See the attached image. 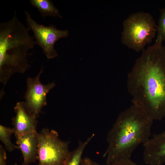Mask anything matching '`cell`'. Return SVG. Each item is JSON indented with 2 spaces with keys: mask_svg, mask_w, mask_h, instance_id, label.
Wrapping results in <instances>:
<instances>
[{
  "mask_svg": "<svg viewBox=\"0 0 165 165\" xmlns=\"http://www.w3.org/2000/svg\"><path fill=\"white\" fill-rule=\"evenodd\" d=\"M132 104L153 120L165 118V46L157 38L136 60L127 78Z\"/></svg>",
  "mask_w": 165,
  "mask_h": 165,
  "instance_id": "obj_1",
  "label": "cell"
},
{
  "mask_svg": "<svg viewBox=\"0 0 165 165\" xmlns=\"http://www.w3.org/2000/svg\"><path fill=\"white\" fill-rule=\"evenodd\" d=\"M153 121L133 104L121 112L107 135L108 145L103 155L107 164L130 160L137 148L150 138Z\"/></svg>",
  "mask_w": 165,
  "mask_h": 165,
  "instance_id": "obj_2",
  "label": "cell"
},
{
  "mask_svg": "<svg viewBox=\"0 0 165 165\" xmlns=\"http://www.w3.org/2000/svg\"><path fill=\"white\" fill-rule=\"evenodd\" d=\"M29 30L16 11L11 19L0 23V81L4 86L13 75L23 73L30 67L27 53L36 42Z\"/></svg>",
  "mask_w": 165,
  "mask_h": 165,
  "instance_id": "obj_3",
  "label": "cell"
},
{
  "mask_svg": "<svg viewBox=\"0 0 165 165\" xmlns=\"http://www.w3.org/2000/svg\"><path fill=\"white\" fill-rule=\"evenodd\" d=\"M121 41L136 52L143 51L156 33L155 20L149 13L139 12L131 14L123 23Z\"/></svg>",
  "mask_w": 165,
  "mask_h": 165,
  "instance_id": "obj_4",
  "label": "cell"
},
{
  "mask_svg": "<svg viewBox=\"0 0 165 165\" xmlns=\"http://www.w3.org/2000/svg\"><path fill=\"white\" fill-rule=\"evenodd\" d=\"M37 165H66L71 151L69 142L63 141L54 130L43 128L37 134Z\"/></svg>",
  "mask_w": 165,
  "mask_h": 165,
  "instance_id": "obj_5",
  "label": "cell"
},
{
  "mask_svg": "<svg viewBox=\"0 0 165 165\" xmlns=\"http://www.w3.org/2000/svg\"><path fill=\"white\" fill-rule=\"evenodd\" d=\"M24 13L28 28L34 33L36 44L41 48L48 59L58 56L54 45L59 39L67 37L69 35L68 31L58 29L53 25L45 26L39 24L32 18L28 12L25 11Z\"/></svg>",
  "mask_w": 165,
  "mask_h": 165,
  "instance_id": "obj_6",
  "label": "cell"
},
{
  "mask_svg": "<svg viewBox=\"0 0 165 165\" xmlns=\"http://www.w3.org/2000/svg\"><path fill=\"white\" fill-rule=\"evenodd\" d=\"M42 72V68L37 75L27 79V90L25 96L26 105L29 110L37 117L42 108L47 104L46 95L55 86L54 82L43 84L40 81Z\"/></svg>",
  "mask_w": 165,
  "mask_h": 165,
  "instance_id": "obj_7",
  "label": "cell"
},
{
  "mask_svg": "<svg viewBox=\"0 0 165 165\" xmlns=\"http://www.w3.org/2000/svg\"><path fill=\"white\" fill-rule=\"evenodd\" d=\"M143 160L148 165H162L165 163V131L154 134L143 144Z\"/></svg>",
  "mask_w": 165,
  "mask_h": 165,
  "instance_id": "obj_8",
  "label": "cell"
},
{
  "mask_svg": "<svg viewBox=\"0 0 165 165\" xmlns=\"http://www.w3.org/2000/svg\"><path fill=\"white\" fill-rule=\"evenodd\" d=\"M16 115L12 119L15 136L36 132L37 117L27 107L24 102H19L14 107Z\"/></svg>",
  "mask_w": 165,
  "mask_h": 165,
  "instance_id": "obj_9",
  "label": "cell"
},
{
  "mask_svg": "<svg viewBox=\"0 0 165 165\" xmlns=\"http://www.w3.org/2000/svg\"><path fill=\"white\" fill-rule=\"evenodd\" d=\"M37 134L36 131L15 136L23 158L22 165H29L38 160Z\"/></svg>",
  "mask_w": 165,
  "mask_h": 165,
  "instance_id": "obj_10",
  "label": "cell"
},
{
  "mask_svg": "<svg viewBox=\"0 0 165 165\" xmlns=\"http://www.w3.org/2000/svg\"><path fill=\"white\" fill-rule=\"evenodd\" d=\"M30 3L38 10L44 18L48 16L62 18L58 9L50 0H30Z\"/></svg>",
  "mask_w": 165,
  "mask_h": 165,
  "instance_id": "obj_11",
  "label": "cell"
},
{
  "mask_svg": "<svg viewBox=\"0 0 165 165\" xmlns=\"http://www.w3.org/2000/svg\"><path fill=\"white\" fill-rule=\"evenodd\" d=\"M95 136L94 134L84 141H79L78 147L71 152L66 165H81L82 155L86 146Z\"/></svg>",
  "mask_w": 165,
  "mask_h": 165,
  "instance_id": "obj_12",
  "label": "cell"
},
{
  "mask_svg": "<svg viewBox=\"0 0 165 165\" xmlns=\"http://www.w3.org/2000/svg\"><path fill=\"white\" fill-rule=\"evenodd\" d=\"M14 133L13 128L0 125V140L9 152H12L15 149H19L18 146L14 144L11 140V135Z\"/></svg>",
  "mask_w": 165,
  "mask_h": 165,
  "instance_id": "obj_13",
  "label": "cell"
},
{
  "mask_svg": "<svg viewBox=\"0 0 165 165\" xmlns=\"http://www.w3.org/2000/svg\"><path fill=\"white\" fill-rule=\"evenodd\" d=\"M156 30L157 38H160L163 42L165 41V7L160 10Z\"/></svg>",
  "mask_w": 165,
  "mask_h": 165,
  "instance_id": "obj_14",
  "label": "cell"
},
{
  "mask_svg": "<svg viewBox=\"0 0 165 165\" xmlns=\"http://www.w3.org/2000/svg\"><path fill=\"white\" fill-rule=\"evenodd\" d=\"M7 156L5 150L0 145V165H6Z\"/></svg>",
  "mask_w": 165,
  "mask_h": 165,
  "instance_id": "obj_15",
  "label": "cell"
},
{
  "mask_svg": "<svg viewBox=\"0 0 165 165\" xmlns=\"http://www.w3.org/2000/svg\"><path fill=\"white\" fill-rule=\"evenodd\" d=\"M81 165H100L88 157L82 158Z\"/></svg>",
  "mask_w": 165,
  "mask_h": 165,
  "instance_id": "obj_16",
  "label": "cell"
},
{
  "mask_svg": "<svg viewBox=\"0 0 165 165\" xmlns=\"http://www.w3.org/2000/svg\"><path fill=\"white\" fill-rule=\"evenodd\" d=\"M106 165H137V164L130 159L117 162L110 164H107Z\"/></svg>",
  "mask_w": 165,
  "mask_h": 165,
  "instance_id": "obj_17",
  "label": "cell"
},
{
  "mask_svg": "<svg viewBox=\"0 0 165 165\" xmlns=\"http://www.w3.org/2000/svg\"><path fill=\"white\" fill-rule=\"evenodd\" d=\"M14 165H18L17 163H15Z\"/></svg>",
  "mask_w": 165,
  "mask_h": 165,
  "instance_id": "obj_18",
  "label": "cell"
}]
</instances>
